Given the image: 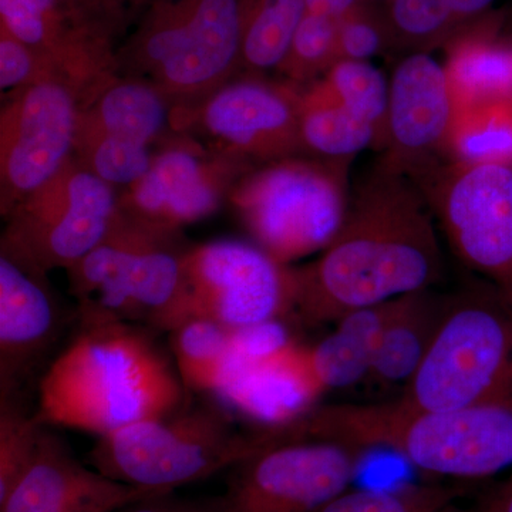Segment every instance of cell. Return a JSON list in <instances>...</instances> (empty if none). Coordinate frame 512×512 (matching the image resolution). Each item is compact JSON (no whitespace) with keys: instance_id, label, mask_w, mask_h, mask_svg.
<instances>
[{"instance_id":"cell-1","label":"cell","mask_w":512,"mask_h":512,"mask_svg":"<svg viewBox=\"0 0 512 512\" xmlns=\"http://www.w3.org/2000/svg\"><path fill=\"white\" fill-rule=\"evenodd\" d=\"M443 275L433 211L410 178L376 164L350 190L339 234L289 268L292 313L309 325L431 289Z\"/></svg>"},{"instance_id":"cell-2","label":"cell","mask_w":512,"mask_h":512,"mask_svg":"<svg viewBox=\"0 0 512 512\" xmlns=\"http://www.w3.org/2000/svg\"><path fill=\"white\" fill-rule=\"evenodd\" d=\"M77 318L39 380L40 424L103 437L181 410L187 389L150 333L90 301L80 302Z\"/></svg>"},{"instance_id":"cell-3","label":"cell","mask_w":512,"mask_h":512,"mask_svg":"<svg viewBox=\"0 0 512 512\" xmlns=\"http://www.w3.org/2000/svg\"><path fill=\"white\" fill-rule=\"evenodd\" d=\"M292 440L394 451L433 476L480 480L512 467V400L421 410L399 400L315 406L288 424Z\"/></svg>"},{"instance_id":"cell-4","label":"cell","mask_w":512,"mask_h":512,"mask_svg":"<svg viewBox=\"0 0 512 512\" xmlns=\"http://www.w3.org/2000/svg\"><path fill=\"white\" fill-rule=\"evenodd\" d=\"M119 76L188 109L239 74L241 0H150L120 43Z\"/></svg>"},{"instance_id":"cell-5","label":"cell","mask_w":512,"mask_h":512,"mask_svg":"<svg viewBox=\"0 0 512 512\" xmlns=\"http://www.w3.org/2000/svg\"><path fill=\"white\" fill-rule=\"evenodd\" d=\"M285 441L281 427L242 433L222 404H201L99 437L89 463L120 483L175 491Z\"/></svg>"},{"instance_id":"cell-6","label":"cell","mask_w":512,"mask_h":512,"mask_svg":"<svg viewBox=\"0 0 512 512\" xmlns=\"http://www.w3.org/2000/svg\"><path fill=\"white\" fill-rule=\"evenodd\" d=\"M397 400L421 410L512 400V299L487 281L447 295L433 342Z\"/></svg>"},{"instance_id":"cell-7","label":"cell","mask_w":512,"mask_h":512,"mask_svg":"<svg viewBox=\"0 0 512 512\" xmlns=\"http://www.w3.org/2000/svg\"><path fill=\"white\" fill-rule=\"evenodd\" d=\"M350 164L301 154L255 165L229 202L255 245L288 265L325 251L339 234L349 208Z\"/></svg>"},{"instance_id":"cell-8","label":"cell","mask_w":512,"mask_h":512,"mask_svg":"<svg viewBox=\"0 0 512 512\" xmlns=\"http://www.w3.org/2000/svg\"><path fill=\"white\" fill-rule=\"evenodd\" d=\"M187 249L178 234L148 227L120 210L107 237L67 269L70 292L128 322L171 332L192 318L184 275Z\"/></svg>"},{"instance_id":"cell-9","label":"cell","mask_w":512,"mask_h":512,"mask_svg":"<svg viewBox=\"0 0 512 512\" xmlns=\"http://www.w3.org/2000/svg\"><path fill=\"white\" fill-rule=\"evenodd\" d=\"M119 211L114 187L73 156L5 218L0 255L40 274L67 271L107 237Z\"/></svg>"},{"instance_id":"cell-10","label":"cell","mask_w":512,"mask_h":512,"mask_svg":"<svg viewBox=\"0 0 512 512\" xmlns=\"http://www.w3.org/2000/svg\"><path fill=\"white\" fill-rule=\"evenodd\" d=\"M413 183L457 258L512 299V164L446 160Z\"/></svg>"},{"instance_id":"cell-11","label":"cell","mask_w":512,"mask_h":512,"mask_svg":"<svg viewBox=\"0 0 512 512\" xmlns=\"http://www.w3.org/2000/svg\"><path fill=\"white\" fill-rule=\"evenodd\" d=\"M173 127L202 134L212 147L254 165L305 154L299 87L259 74H238L195 106L174 110Z\"/></svg>"},{"instance_id":"cell-12","label":"cell","mask_w":512,"mask_h":512,"mask_svg":"<svg viewBox=\"0 0 512 512\" xmlns=\"http://www.w3.org/2000/svg\"><path fill=\"white\" fill-rule=\"evenodd\" d=\"M254 167L244 158L202 146L191 134L174 131L158 144L150 170L119 195V207L141 224L178 234L214 215Z\"/></svg>"},{"instance_id":"cell-13","label":"cell","mask_w":512,"mask_h":512,"mask_svg":"<svg viewBox=\"0 0 512 512\" xmlns=\"http://www.w3.org/2000/svg\"><path fill=\"white\" fill-rule=\"evenodd\" d=\"M362 450L328 440L274 444L232 467L225 512H316L349 490Z\"/></svg>"},{"instance_id":"cell-14","label":"cell","mask_w":512,"mask_h":512,"mask_svg":"<svg viewBox=\"0 0 512 512\" xmlns=\"http://www.w3.org/2000/svg\"><path fill=\"white\" fill-rule=\"evenodd\" d=\"M82 99L46 82L3 96L0 111V212L6 218L74 156Z\"/></svg>"},{"instance_id":"cell-15","label":"cell","mask_w":512,"mask_h":512,"mask_svg":"<svg viewBox=\"0 0 512 512\" xmlns=\"http://www.w3.org/2000/svg\"><path fill=\"white\" fill-rule=\"evenodd\" d=\"M184 275L191 315L228 329L282 320L292 313L289 266L258 245L220 239L188 248Z\"/></svg>"},{"instance_id":"cell-16","label":"cell","mask_w":512,"mask_h":512,"mask_svg":"<svg viewBox=\"0 0 512 512\" xmlns=\"http://www.w3.org/2000/svg\"><path fill=\"white\" fill-rule=\"evenodd\" d=\"M386 144L377 164L414 181L446 161L457 117L444 64L431 53H407L389 79Z\"/></svg>"},{"instance_id":"cell-17","label":"cell","mask_w":512,"mask_h":512,"mask_svg":"<svg viewBox=\"0 0 512 512\" xmlns=\"http://www.w3.org/2000/svg\"><path fill=\"white\" fill-rule=\"evenodd\" d=\"M0 29L52 63L82 106L119 77V45L60 0H0Z\"/></svg>"},{"instance_id":"cell-18","label":"cell","mask_w":512,"mask_h":512,"mask_svg":"<svg viewBox=\"0 0 512 512\" xmlns=\"http://www.w3.org/2000/svg\"><path fill=\"white\" fill-rule=\"evenodd\" d=\"M163 493L171 491L134 487L90 470L45 426L35 461L0 512H117Z\"/></svg>"},{"instance_id":"cell-19","label":"cell","mask_w":512,"mask_h":512,"mask_svg":"<svg viewBox=\"0 0 512 512\" xmlns=\"http://www.w3.org/2000/svg\"><path fill=\"white\" fill-rule=\"evenodd\" d=\"M63 323L47 275L0 255V399L19 396Z\"/></svg>"},{"instance_id":"cell-20","label":"cell","mask_w":512,"mask_h":512,"mask_svg":"<svg viewBox=\"0 0 512 512\" xmlns=\"http://www.w3.org/2000/svg\"><path fill=\"white\" fill-rule=\"evenodd\" d=\"M323 393L309 365L308 346L293 340L261 362L235 367L215 396L225 409L272 429L301 419Z\"/></svg>"},{"instance_id":"cell-21","label":"cell","mask_w":512,"mask_h":512,"mask_svg":"<svg viewBox=\"0 0 512 512\" xmlns=\"http://www.w3.org/2000/svg\"><path fill=\"white\" fill-rule=\"evenodd\" d=\"M173 116L174 104L153 84L119 76L82 106L77 138L111 137L151 148L174 133Z\"/></svg>"},{"instance_id":"cell-22","label":"cell","mask_w":512,"mask_h":512,"mask_svg":"<svg viewBox=\"0 0 512 512\" xmlns=\"http://www.w3.org/2000/svg\"><path fill=\"white\" fill-rule=\"evenodd\" d=\"M500 26L501 13H490L444 47L457 111L512 100V47Z\"/></svg>"},{"instance_id":"cell-23","label":"cell","mask_w":512,"mask_h":512,"mask_svg":"<svg viewBox=\"0 0 512 512\" xmlns=\"http://www.w3.org/2000/svg\"><path fill=\"white\" fill-rule=\"evenodd\" d=\"M447 295L431 289L397 299L365 380L372 386H403L419 369L443 320Z\"/></svg>"},{"instance_id":"cell-24","label":"cell","mask_w":512,"mask_h":512,"mask_svg":"<svg viewBox=\"0 0 512 512\" xmlns=\"http://www.w3.org/2000/svg\"><path fill=\"white\" fill-rule=\"evenodd\" d=\"M397 299L348 313L322 342L308 346L309 365L325 392L365 379Z\"/></svg>"},{"instance_id":"cell-25","label":"cell","mask_w":512,"mask_h":512,"mask_svg":"<svg viewBox=\"0 0 512 512\" xmlns=\"http://www.w3.org/2000/svg\"><path fill=\"white\" fill-rule=\"evenodd\" d=\"M299 87V127L308 156L352 163L366 148L379 151L375 128L333 96L322 79Z\"/></svg>"},{"instance_id":"cell-26","label":"cell","mask_w":512,"mask_h":512,"mask_svg":"<svg viewBox=\"0 0 512 512\" xmlns=\"http://www.w3.org/2000/svg\"><path fill=\"white\" fill-rule=\"evenodd\" d=\"M495 0H386L394 50L431 53L490 15Z\"/></svg>"},{"instance_id":"cell-27","label":"cell","mask_w":512,"mask_h":512,"mask_svg":"<svg viewBox=\"0 0 512 512\" xmlns=\"http://www.w3.org/2000/svg\"><path fill=\"white\" fill-rule=\"evenodd\" d=\"M171 349L185 389L220 392L234 370L231 329L215 320L192 316L171 330Z\"/></svg>"},{"instance_id":"cell-28","label":"cell","mask_w":512,"mask_h":512,"mask_svg":"<svg viewBox=\"0 0 512 512\" xmlns=\"http://www.w3.org/2000/svg\"><path fill=\"white\" fill-rule=\"evenodd\" d=\"M305 13L306 0H241L239 74L278 69Z\"/></svg>"},{"instance_id":"cell-29","label":"cell","mask_w":512,"mask_h":512,"mask_svg":"<svg viewBox=\"0 0 512 512\" xmlns=\"http://www.w3.org/2000/svg\"><path fill=\"white\" fill-rule=\"evenodd\" d=\"M446 160L512 164V100L457 111Z\"/></svg>"},{"instance_id":"cell-30","label":"cell","mask_w":512,"mask_h":512,"mask_svg":"<svg viewBox=\"0 0 512 512\" xmlns=\"http://www.w3.org/2000/svg\"><path fill=\"white\" fill-rule=\"evenodd\" d=\"M326 87L353 114L375 128L379 151L386 144L389 80L370 62L339 60L320 77Z\"/></svg>"},{"instance_id":"cell-31","label":"cell","mask_w":512,"mask_h":512,"mask_svg":"<svg viewBox=\"0 0 512 512\" xmlns=\"http://www.w3.org/2000/svg\"><path fill=\"white\" fill-rule=\"evenodd\" d=\"M461 491L444 485L346 490L316 512H466Z\"/></svg>"},{"instance_id":"cell-32","label":"cell","mask_w":512,"mask_h":512,"mask_svg":"<svg viewBox=\"0 0 512 512\" xmlns=\"http://www.w3.org/2000/svg\"><path fill=\"white\" fill-rule=\"evenodd\" d=\"M45 426L29 414L19 396L0 399V504L35 461Z\"/></svg>"},{"instance_id":"cell-33","label":"cell","mask_w":512,"mask_h":512,"mask_svg":"<svg viewBox=\"0 0 512 512\" xmlns=\"http://www.w3.org/2000/svg\"><path fill=\"white\" fill-rule=\"evenodd\" d=\"M338 20L305 13L276 72L285 82L306 86L325 76L336 63Z\"/></svg>"},{"instance_id":"cell-34","label":"cell","mask_w":512,"mask_h":512,"mask_svg":"<svg viewBox=\"0 0 512 512\" xmlns=\"http://www.w3.org/2000/svg\"><path fill=\"white\" fill-rule=\"evenodd\" d=\"M389 50H394V42L383 6L367 0L339 20L336 62H370L373 57L384 55Z\"/></svg>"},{"instance_id":"cell-35","label":"cell","mask_w":512,"mask_h":512,"mask_svg":"<svg viewBox=\"0 0 512 512\" xmlns=\"http://www.w3.org/2000/svg\"><path fill=\"white\" fill-rule=\"evenodd\" d=\"M46 82L64 83L62 74L57 72L45 57L30 49L0 29V89L3 94L15 92L23 87ZM69 86V84H67Z\"/></svg>"},{"instance_id":"cell-36","label":"cell","mask_w":512,"mask_h":512,"mask_svg":"<svg viewBox=\"0 0 512 512\" xmlns=\"http://www.w3.org/2000/svg\"><path fill=\"white\" fill-rule=\"evenodd\" d=\"M84 20L111 37L123 42L134 23L143 15L150 0H60Z\"/></svg>"},{"instance_id":"cell-37","label":"cell","mask_w":512,"mask_h":512,"mask_svg":"<svg viewBox=\"0 0 512 512\" xmlns=\"http://www.w3.org/2000/svg\"><path fill=\"white\" fill-rule=\"evenodd\" d=\"M293 342L281 320L258 323L245 328L231 329L232 355L235 367L254 365L275 355ZM234 372V370H232Z\"/></svg>"},{"instance_id":"cell-38","label":"cell","mask_w":512,"mask_h":512,"mask_svg":"<svg viewBox=\"0 0 512 512\" xmlns=\"http://www.w3.org/2000/svg\"><path fill=\"white\" fill-rule=\"evenodd\" d=\"M117 512H225L222 495L211 498L175 497L174 491L151 495Z\"/></svg>"},{"instance_id":"cell-39","label":"cell","mask_w":512,"mask_h":512,"mask_svg":"<svg viewBox=\"0 0 512 512\" xmlns=\"http://www.w3.org/2000/svg\"><path fill=\"white\" fill-rule=\"evenodd\" d=\"M367 0H306V13L339 20Z\"/></svg>"},{"instance_id":"cell-40","label":"cell","mask_w":512,"mask_h":512,"mask_svg":"<svg viewBox=\"0 0 512 512\" xmlns=\"http://www.w3.org/2000/svg\"><path fill=\"white\" fill-rule=\"evenodd\" d=\"M470 512H512V477L488 491Z\"/></svg>"},{"instance_id":"cell-41","label":"cell","mask_w":512,"mask_h":512,"mask_svg":"<svg viewBox=\"0 0 512 512\" xmlns=\"http://www.w3.org/2000/svg\"><path fill=\"white\" fill-rule=\"evenodd\" d=\"M500 35L512 47V5L501 12Z\"/></svg>"}]
</instances>
